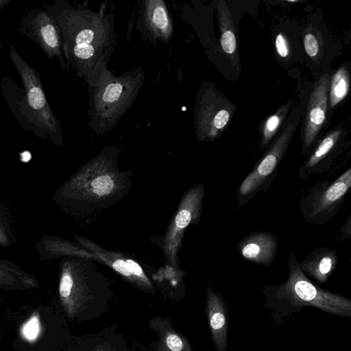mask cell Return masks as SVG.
Here are the masks:
<instances>
[{
    "label": "cell",
    "mask_w": 351,
    "mask_h": 351,
    "mask_svg": "<svg viewBox=\"0 0 351 351\" xmlns=\"http://www.w3.org/2000/svg\"><path fill=\"white\" fill-rule=\"evenodd\" d=\"M107 4L104 2L97 11L64 0L43 5L58 25L68 69L86 84L101 65L108 64L117 45L114 16L107 12Z\"/></svg>",
    "instance_id": "1"
},
{
    "label": "cell",
    "mask_w": 351,
    "mask_h": 351,
    "mask_svg": "<svg viewBox=\"0 0 351 351\" xmlns=\"http://www.w3.org/2000/svg\"><path fill=\"white\" fill-rule=\"evenodd\" d=\"M9 56L24 87L22 90L8 76L1 77L3 95L13 116L23 129L61 143L62 128L47 101L38 73L13 46L10 47Z\"/></svg>",
    "instance_id": "2"
},
{
    "label": "cell",
    "mask_w": 351,
    "mask_h": 351,
    "mask_svg": "<svg viewBox=\"0 0 351 351\" xmlns=\"http://www.w3.org/2000/svg\"><path fill=\"white\" fill-rule=\"evenodd\" d=\"M289 276L278 285H263L261 293L276 324L301 311L304 307H314L325 313L351 317V300L343 295L320 288L314 284L301 270L293 251L288 261Z\"/></svg>",
    "instance_id": "3"
},
{
    "label": "cell",
    "mask_w": 351,
    "mask_h": 351,
    "mask_svg": "<svg viewBox=\"0 0 351 351\" xmlns=\"http://www.w3.org/2000/svg\"><path fill=\"white\" fill-rule=\"evenodd\" d=\"M107 66L101 65L87 84L88 126L99 135L115 128L136 101L145 80L142 66L117 76Z\"/></svg>",
    "instance_id": "4"
},
{
    "label": "cell",
    "mask_w": 351,
    "mask_h": 351,
    "mask_svg": "<svg viewBox=\"0 0 351 351\" xmlns=\"http://www.w3.org/2000/svg\"><path fill=\"white\" fill-rule=\"evenodd\" d=\"M118 156L117 147H106L75 177V195L88 215L112 206L129 191L130 177L128 172L119 171Z\"/></svg>",
    "instance_id": "5"
},
{
    "label": "cell",
    "mask_w": 351,
    "mask_h": 351,
    "mask_svg": "<svg viewBox=\"0 0 351 351\" xmlns=\"http://www.w3.org/2000/svg\"><path fill=\"white\" fill-rule=\"evenodd\" d=\"M303 110L304 105H300L298 109H295L280 134L241 182L237 193L238 206H243L258 192L263 191L269 187L278 165L287 152Z\"/></svg>",
    "instance_id": "6"
},
{
    "label": "cell",
    "mask_w": 351,
    "mask_h": 351,
    "mask_svg": "<svg viewBox=\"0 0 351 351\" xmlns=\"http://www.w3.org/2000/svg\"><path fill=\"white\" fill-rule=\"evenodd\" d=\"M350 188L351 168L332 181L316 183L301 198L302 219L307 223H326L340 211Z\"/></svg>",
    "instance_id": "7"
},
{
    "label": "cell",
    "mask_w": 351,
    "mask_h": 351,
    "mask_svg": "<svg viewBox=\"0 0 351 351\" xmlns=\"http://www.w3.org/2000/svg\"><path fill=\"white\" fill-rule=\"evenodd\" d=\"M235 107L210 82L202 84L194 107L195 133L198 141H213L228 123Z\"/></svg>",
    "instance_id": "8"
},
{
    "label": "cell",
    "mask_w": 351,
    "mask_h": 351,
    "mask_svg": "<svg viewBox=\"0 0 351 351\" xmlns=\"http://www.w3.org/2000/svg\"><path fill=\"white\" fill-rule=\"evenodd\" d=\"M205 195L204 184L193 185L183 195L178 211L168 226L162 241V250L167 261L173 267L179 265L178 252L185 229L196 223L201 216Z\"/></svg>",
    "instance_id": "9"
},
{
    "label": "cell",
    "mask_w": 351,
    "mask_h": 351,
    "mask_svg": "<svg viewBox=\"0 0 351 351\" xmlns=\"http://www.w3.org/2000/svg\"><path fill=\"white\" fill-rule=\"evenodd\" d=\"M19 32L34 42L50 60L57 59L63 71L68 69L58 25L45 9L25 10Z\"/></svg>",
    "instance_id": "10"
},
{
    "label": "cell",
    "mask_w": 351,
    "mask_h": 351,
    "mask_svg": "<svg viewBox=\"0 0 351 351\" xmlns=\"http://www.w3.org/2000/svg\"><path fill=\"white\" fill-rule=\"evenodd\" d=\"M329 86L330 76L325 74L317 82L310 95L302 138V154L309 152L326 120Z\"/></svg>",
    "instance_id": "11"
},
{
    "label": "cell",
    "mask_w": 351,
    "mask_h": 351,
    "mask_svg": "<svg viewBox=\"0 0 351 351\" xmlns=\"http://www.w3.org/2000/svg\"><path fill=\"white\" fill-rule=\"evenodd\" d=\"M79 242L96 257L130 281L147 289L152 283L141 265L132 258L118 252L106 250L87 238L80 237Z\"/></svg>",
    "instance_id": "12"
},
{
    "label": "cell",
    "mask_w": 351,
    "mask_h": 351,
    "mask_svg": "<svg viewBox=\"0 0 351 351\" xmlns=\"http://www.w3.org/2000/svg\"><path fill=\"white\" fill-rule=\"evenodd\" d=\"M141 11L138 23L142 32L154 40L168 43L173 34V25L165 1H145Z\"/></svg>",
    "instance_id": "13"
},
{
    "label": "cell",
    "mask_w": 351,
    "mask_h": 351,
    "mask_svg": "<svg viewBox=\"0 0 351 351\" xmlns=\"http://www.w3.org/2000/svg\"><path fill=\"white\" fill-rule=\"evenodd\" d=\"M206 313L214 346L217 351H228L229 311L221 293L210 286L206 292Z\"/></svg>",
    "instance_id": "14"
},
{
    "label": "cell",
    "mask_w": 351,
    "mask_h": 351,
    "mask_svg": "<svg viewBox=\"0 0 351 351\" xmlns=\"http://www.w3.org/2000/svg\"><path fill=\"white\" fill-rule=\"evenodd\" d=\"M278 241L270 232H253L243 238L237 245L241 256L245 260L264 266L274 261Z\"/></svg>",
    "instance_id": "15"
},
{
    "label": "cell",
    "mask_w": 351,
    "mask_h": 351,
    "mask_svg": "<svg viewBox=\"0 0 351 351\" xmlns=\"http://www.w3.org/2000/svg\"><path fill=\"white\" fill-rule=\"evenodd\" d=\"M337 265V252L330 247H317L299 262L302 271L319 284L326 283Z\"/></svg>",
    "instance_id": "16"
},
{
    "label": "cell",
    "mask_w": 351,
    "mask_h": 351,
    "mask_svg": "<svg viewBox=\"0 0 351 351\" xmlns=\"http://www.w3.org/2000/svg\"><path fill=\"white\" fill-rule=\"evenodd\" d=\"M341 134V130L326 135L304 161L299 170V178L304 180L315 174L326 173L332 167L330 158Z\"/></svg>",
    "instance_id": "17"
},
{
    "label": "cell",
    "mask_w": 351,
    "mask_h": 351,
    "mask_svg": "<svg viewBox=\"0 0 351 351\" xmlns=\"http://www.w3.org/2000/svg\"><path fill=\"white\" fill-rule=\"evenodd\" d=\"M217 16L221 47L226 54L234 56L237 51V39L231 14L224 1H220L217 5Z\"/></svg>",
    "instance_id": "18"
},
{
    "label": "cell",
    "mask_w": 351,
    "mask_h": 351,
    "mask_svg": "<svg viewBox=\"0 0 351 351\" xmlns=\"http://www.w3.org/2000/svg\"><path fill=\"white\" fill-rule=\"evenodd\" d=\"M349 75L345 67H341L334 74L329 86V104L331 108L337 106L347 95L349 90Z\"/></svg>",
    "instance_id": "19"
},
{
    "label": "cell",
    "mask_w": 351,
    "mask_h": 351,
    "mask_svg": "<svg viewBox=\"0 0 351 351\" xmlns=\"http://www.w3.org/2000/svg\"><path fill=\"white\" fill-rule=\"evenodd\" d=\"M292 105V99L266 120L262 134L261 149L265 148L278 130Z\"/></svg>",
    "instance_id": "20"
},
{
    "label": "cell",
    "mask_w": 351,
    "mask_h": 351,
    "mask_svg": "<svg viewBox=\"0 0 351 351\" xmlns=\"http://www.w3.org/2000/svg\"><path fill=\"white\" fill-rule=\"evenodd\" d=\"M304 46L307 55L313 58L319 51V43L316 37L311 33L306 34L304 38Z\"/></svg>",
    "instance_id": "21"
},
{
    "label": "cell",
    "mask_w": 351,
    "mask_h": 351,
    "mask_svg": "<svg viewBox=\"0 0 351 351\" xmlns=\"http://www.w3.org/2000/svg\"><path fill=\"white\" fill-rule=\"evenodd\" d=\"M275 45L277 53L282 58H286L289 55V45L286 38L282 34L276 36Z\"/></svg>",
    "instance_id": "22"
},
{
    "label": "cell",
    "mask_w": 351,
    "mask_h": 351,
    "mask_svg": "<svg viewBox=\"0 0 351 351\" xmlns=\"http://www.w3.org/2000/svg\"><path fill=\"white\" fill-rule=\"evenodd\" d=\"M339 230L341 232V237L340 238L341 241L343 240L346 238L350 239V237H351V217H350V215L348 217L347 221L340 228Z\"/></svg>",
    "instance_id": "23"
},
{
    "label": "cell",
    "mask_w": 351,
    "mask_h": 351,
    "mask_svg": "<svg viewBox=\"0 0 351 351\" xmlns=\"http://www.w3.org/2000/svg\"><path fill=\"white\" fill-rule=\"evenodd\" d=\"M12 0H0V10L10 3Z\"/></svg>",
    "instance_id": "24"
},
{
    "label": "cell",
    "mask_w": 351,
    "mask_h": 351,
    "mask_svg": "<svg viewBox=\"0 0 351 351\" xmlns=\"http://www.w3.org/2000/svg\"><path fill=\"white\" fill-rule=\"evenodd\" d=\"M288 1V2H294V3L295 2H298V1Z\"/></svg>",
    "instance_id": "25"
}]
</instances>
